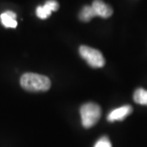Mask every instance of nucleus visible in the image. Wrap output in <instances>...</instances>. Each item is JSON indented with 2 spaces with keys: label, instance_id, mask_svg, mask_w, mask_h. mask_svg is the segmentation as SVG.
<instances>
[{
  "label": "nucleus",
  "instance_id": "4",
  "mask_svg": "<svg viewBox=\"0 0 147 147\" xmlns=\"http://www.w3.org/2000/svg\"><path fill=\"white\" fill-rule=\"evenodd\" d=\"M59 8V3L56 0H48L43 6H39L36 9V15L38 18L44 20L51 16L53 11H56Z\"/></svg>",
  "mask_w": 147,
  "mask_h": 147
},
{
  "label": "nucleus",
  "instance_id": "2",
  "mask_svg": "<svg viewBox=\"0 0 147 147\" xmlns=\"http://www.w3.org/2000/svg\"><path fill=\"white\" fill-rule=\"evenodd\" d=\"M80 115L83 126L86 128H90L100 119L101 115L100 107L93 102L86 103L80 108Z\"/></svg>",
  "mask_w": 147,
  "mask_h": 147
},
{
  "label": "nucleus",
  "instance_id": "1",
  "mask_svg": "<svg viewBox=\"0 0 147 147\" xmlns=\"http://www.w3.org/2000/svg\"><path fill=\"white\" fill-rule=\"evenodd\" d=\"M21 86L29 92H45L50 88L51 81L45 75L26 73L21 76Z\"/></svg>",
  "mask_w": 147,
  "mask_h": 147
},
{
  "label": "nucleus",
  "instance_id": "8",
  "mask_svg": "<svg viewBox=\"0 0 147 147\" xmlns=\"http://www.w3.org/2000/svg\"><path fill=\"white\" fill-rule=\"evenodd\" d=\"M95 16H96V14L92 6H85L79 12V19L84 22H88Z\"/></svg>",
  "mask_w": 147,
  "mask_h": 147
},
{
  "label": "nucleus",
  "instance_id": "7",
  "mask_svg": "<svg viewBox=\"0 0 147 147\" xmlns=\"http://www.w3.org/2000/svg\"><path fill=\"white\" fill-rule=\"evenodd\" d=\"M0 18L2 24L7 28H16L17 26L16 13L11 11H7L3 12V14H1Z\"/></svg>",
  "mask_w": 147,
  "mask_h": 147
},
{
  "label": "nucleus",
  "instance_id": "6",
  "mask_svg": "<svg viewBox=\"0 0 147 147\" xmlns=\"http://www.w3.org/2000/svg\"><path fill=\"white\" fill-rule=\"evenodd\" d=\"M92 7L94 9L96 16H100L102 18H108L113 14L112 7L104 3L102 0H94L92 4Z\"/></svg>",
  "mask_w": 147,
  "mask_h": 147
},
{
  "label": "nucleus",
  "instance_id": "5",
  "mask_svg": "<svg viewBox=\"0 0 147 147\" xmlns=\"http://www.w3.org/2000/svg\"><path fill=\"white\" fill-rule=\"evenodd\" d=\"M132 112V107L131 105H123L115 110H112L107 116V120L109 122L122 121L127 118Z\"/></svg>",
  "mask_w": 147,
  "mask_h": 147
},
{
  "label": "nucleus",
  "instance_id": "3",
  "mask_svg": "<svg viewBox=\"0 0 147 147\" xmlns=\"http://www.w3.org/2000/svg\"><path fill=\"white\" fill-rule=\"evenodd\" d=\"M80 56L93 68H100L105 65V58L100 51L88 46L79 47Z\"/></svg>",
  "mask_w": 147,
  "mask_h": 147
},
{
  "label": "nucleus",
  "instance_id": "10",
  "mask_svg": "<svg viewBox=\"0 0 147 147\" xmlns=\"http://www.w3.org/2000/svg\"><path fill=\"white\" fill-rule=\"evenodd\" d=\"M94 147H112L110 139L107 137H102L96 142Z\"/></svg>",
  "mask_w": 147,
  "mask_h": 147
},
{
  "label": "nucleus",
  "instance_id": "9",
  "mask_svg": "<svg viewBox=\"0 0 147 147\" xmlns=\"http://www.w3.org/2000/svg\"><path fill=\"white\" fill-rule=\"evenodd\" d=\"M133 100L137 104L147 105V90L137 88L133 94Z\"/></svg>",
  "mask_w": 147,
  "mask_h": 147
}]
</instances>
